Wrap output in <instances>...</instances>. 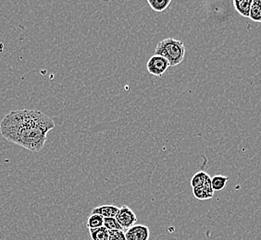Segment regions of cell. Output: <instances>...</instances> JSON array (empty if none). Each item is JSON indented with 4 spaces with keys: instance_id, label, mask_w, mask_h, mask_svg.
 <instances>
[{
    "instance_id": "obj_1",
    "label": "cell",
    "mask_w": 261,
    "mask_h": 240,
    "mask_svg": "<svg viewBox=\"0 0 261 240\" xmlns=\"http://www.w3.org/2000/svg\"><path fill=\"white\" fill-rule=\"evenodd\" d=\"M55 122L40 111H11L0 123V134L32 152H40Z\"/></svg>"
},
{
    "instance_id": "obj_2",
    "label": "cell",
    "mask_w": 261,
    "mask_h": 240,
    "mask_svg": "<svg viewBox=\"0 0 261 240\" xmlns=\"http://www.w3.org/2000/svg\"><path fill=\"white\" fill-rule=\"evenodd\" d=\"M155 53L168 60L170 66L175 67L181 64L185 58L186 47L181 41L170 37L158 44Z\"/></svg>"
},
{
    "instance_id": "obj_3",
    "label": "cell",
    "mask_w": 261,
    "mask_h": 240,
    "mask_svg": "<svg viewBox=\"0 0 261 240\" xmlns=\"http://www.w3.org/2000/svg\"><path fill=\"white\" fill-rule=\"evenodd\" d=\"M170 67L171 66L168 62V60L161 55H156L151 56L146 64V69L148 70V72L156 77H161L163 75Z\"/></svg>"
},
{
    "instance_id": "obj_4",
    "label": "cell",
    "mask_w": 261,
    "mask_h": 240,
    "mask_svg": "<svg viewBox=\"0 0 261 240\" xmlns=\"http://www.w3.org/2000/svg\"><path fill=\"white\" fill-rule=\"evenodd\" d=\"M116 220L120 224L123 230H128L132 226L136 225L137 217L134 211L128 206H121L118 215L116 216Z\"/></svg>"
},
{
    "instance_id": "obj_5",
    "label": "cell",
    "mask_w": 261,
    "mask_h": 240,
    "mask_svg": "<svg viewBox=\"0 0 261 240\" xmlns=\"http://www.w3.org/2000/svg\"><path fill=\"white\" fill-rule=\"evenodd\" d=\"M125 236L127 240H148L150 231L146 225H136L126 231Z\"/></svg>"
},
{
    "instance_id": "obj_6",
    "label": "cell",
    "mask_w": 261,
    "mask_h": 240,
    "mask_svg": "<svg viewBox=\"0 0 261 240\" xmlns=\"http://www.w3.org/2000/svg\"><path fill=\"white\" fill-rule=\"evenodd\" d=\"M193 193L197 200H205L211 199L214 195V190L211 186V177L202 187L193 189Z\"/></svg>"
},
{
    "instance_id": "obj_7",
    "label": "cell",
    "mask_w": 261,
    "mask_h": 240,
    "mask_svg": "<svg viewBox=\"0 0 261 240\" xmlns=\"http://www.w3.org/2000/svg\"><path fill=\"white\" fill-rule=\"evenodd\" d=\"M120 208L114 205H101L92 211V215H99L103 218H116Z\"/></svg>"
},
{
    "instance_id": "obj_8",
    "label": "cell",
    "mask_w": 261,
    "mask_h": 240,
    "mask_svg": "<svg viewBox=\"0 0 261 240\" xmlns=\"http://www.w3.org/2000/svg\"><path fill=\"white\" fill-rule=\"evenodd\" d=\"M253 0H234L233 6L236 11L246 18H249Z\"/></svg>"
},
{
    "instance_id": "obj_9",
    "label": "cell",
    "mask_w": 261,
    "mask_h": 240,
    "mask_svg": "<svg viewBox=\"0 0 261 240\" xmlns=\"http://www.w3.org/2000/svg\"><path fill=\"white\" fill-rule=\"evenodd\" d=\"M229 180L228 176L224 175H214L211 177V186L214 191H221L226 187V183Z\"/></svg>"
},
{
    "instance_id": "obj_10",
    "label": "cell",
    "mask_w": 261,
    "mask_h": 240,
    "mask_svg": "<svg viewBox=\"0 0 261 240\" xmlns=\"http://www.w3.org/2000/svg\"><path fill=\"white\" fill-rule=\"evenodd\" d=\"M210 178H211L210 175H207L206 172H204V171H200V172L196 173V175L192 177V188L195 189V188L202 187Z\"/></svg>"
},
{
    "instance_id": "obj_11",
    "label": "cell",
    "mask_w": 261,
    "mask_h": 240,
    "mask_svg": "<svg viewBox=\"0 0 261 240\" xmlns=\"http://www.w3.org/2000/svg\"><path fill=\"white\" fill-rule=\"evenodd\" d=\"M92 240H109V230L105 226L89 229Z\"/></svg>"
},
{
    "instance_id": "obj_12",
    "label": "cell",
    "mask_w": 261,
    "mask_h": 240,
    "mask_svg": "<svg viewBox=\"0 0 261 240\" xmlns=\"http://www.w3.org/2000/svg\"><path fill=\"white\" fill-rule=\"evenodd\" d=\"M249 18L256 22H261V0L252 1Z\"/></svg>"
},
{
    "instance_id": "obj_13",
    "label": "cell",
    "mask_w": 261,
    "mask_h": 240,
    "mask_svg": "<svg viewBox=\"0 0 261 240\" xmlns=\"http://www.w3.org/2000/svg\"><path fill=\"white\" fill-rule=\"evenodd\" d=\"M151 9L156 12H162L171 5V0H147Z\"/></svg>"
},
{
    "instance_id": "obj_14",
    "label": "cell",
    "mask_w": 261,
    "mask_h": 240,
    "mask_svg": "<svg viewBox=\"0 0 261 240\" xmlns=\"http://www.w3.org/2000/svg\"><path fill=\"white\" fill-rule=\"evenodd\" d=\"M104 225V218L99 215H92L88 218L86 226L89 229H94V228H98Z\"/></svg>"
},
{
    "instance_id": "obj_15",
    "label": "cell",
    "mask_w": 261,
    "mask_h": 240,
    "mask_svg": "<svg viewBox=\"0 0 261 240\" xmlns=\"http://www.w3.org/2000/svg\"><path fill=\"white\" fill-rule=\"evenodd\" d=\"M103 226H105L109 231L123 230L120 224L116 220V218H104Z\"/></svg>"
},
{
    "instance_id": "obj_16",
    "label": "cell",
    "mask_w": 261,
    "mask_h": 240,
    "mask_svg": "<svg viewBox=\"0 0 261 240\" xmlns=\"http://www.w3.org/2000/svg\"><path fill=\"white\" fill-rule=\"evenodd\" d=\"M109 240H127L123 230L109 231Z\"/></svg>"
}]
</instances>
